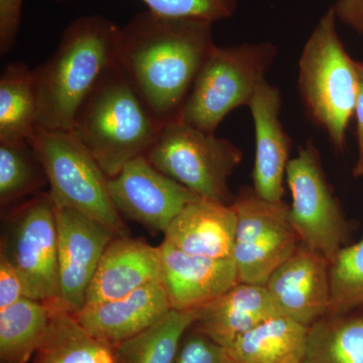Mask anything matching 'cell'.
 <instances>
[{"mask_svg": "<svg viewBox=\"0 0 363 363\" xmlns=\"http://www.w3.org/2000/svg\"><path fill=\"white\" fill-rule=\"evenodd\" d=\"M33 363H117L116 347L92 335L73 314L54 312Z\"/></svg>", "mask_w": 363, "mask_h": 363, "instance_id": "obj_22", "label": "cell"}, {"mask_svg": "<svg viewBox=\"0 0 363 363\" xmlns=\"http://www.w3.org/2000/svg\"><path fill=\"white\" fill-rule=\"evenodd\" d=\"M162 284L173 310H198L227 292L238 281L233 259L189 255L162 241Z\"/></svg>", "mask_w": 363, "mask_h": 363, "instance_id": "obj_15", "label": "cell"}, {"mask_svg": "<svg viewBox=\"0 0 363 363\" xmlns=\"http://www.w3.org/2000/svg\"><path fill=\"white\" fill-rule=\"evenodd\" d=\"M175 363H233L225 348L193 332L182 342Z\"/></svg>", "mask_w": 363, "mask_h": 363, "instance_id": "obj_29", "label": "cell"}, {"mask_svg": "<svg viewBox=\"0 0 363 363\" xmlns=\"http://www.w3.org/2000/svg\"><path fill=\"white\" fill-rule=\"evenodd\" d=\"M23 297L25 291L18 272L0 253V310L16 304Z\"/></svg>", "mask_w": 363, "mask_h": 363, "instance_id": "obj_31", "label": "cell"}, {"mask_svg": "<svg viewBox=\"0 0 363 363\" xmlns=\"http://www.w3.org/2000/svg\"><path fill=\"white\" fill-rule=\"evenodd\" d=\"M145 157L200 199L233 204L235 196L229 179L242 162L243 152L230 140L175 119L162 126Z\"/></svg>", "mask_w": 363, "mask_h": 363, "instance_id": "obj_7", "label": "cell"}, {"mask_svg": "<svg viewBox=\"0 0 363 363\" xmlns=\"http://www.w3.org/2000/svg\"><path fill=\"white\" fill-rule=\"evenodd\" d=\"M108 191L119 214L152 233H164L190 203L200 199L155 168L145 156L131 160L108 178Z\"/></svg>", "mask_w": 363, "mask_h": 363, "instance_id": "obj_11", "label": "cell"}, {"mask_svg": "<svg viewBox=\"0 0 363 363\" xmlns=\"http://www.w3.org/2000/svg\"><path fill=\"white\" fill-rule=\"evenodd\" d=\"M23 0H0V54H7L20 32Z\"/></svg>", "mask_w": 363, "mask_h": 363, "instance_id": "obj_30", "label": "cell"}, {"mask_svg": "<svg viewBox=\"0 0 363 363\" xmlns=\"http://www.w3.org/2000/svg\"><path fill=\"white\" fill-rule=\"evenodd\" d=\"M233 207L238 223L231 259L238 281L264 286L302 243L291 221L290 206L262 199L252 188H242Z\"/></svg>", "mask_w": 363, "mask_h": 363, "instance_id": "obj_9", "label": "cell"}, {"mask_svg": "<svg viewBox=\"0 0 363 363\" xmlns=\"http://www.w3.org/2000/svg\"><path fill=\"white\" fill-rule=\"evenodd\" d=\"M52 311L39 301L23 297L0 310V360L26 363L44 338Z\"/></svg>", "mask_w": 363, "mask_h": 363, "instance_id": "obj_24", "label": "cell"}, {"mask_svg": "<svg viewBox=\"0 0 363 363\" xmlns=\"http://www.w3.org/2000/svg\"><path fill=\"white\" fill-rule=\"evenodd\" d=\"M28 143L44 167L52 201L84 214L116 236L128 235L109 195L108 177L75 133L38 128Z\"/></svg>", "mask_w": 363, "mask_h": 363, "instance_id": "obj_6", "label": "cell"}, {"mask_svg": "<svg viewBox=\"0 0 363 363\" xmlns=\"http://www.w3.org/2000/svg\"><path fill=\"white\" fill-rule=\"evenodd\" d=\"M54 205L58 229L59 309L74 315L84 307L100 259L117 236L80 212Z\"/></svg>", "mask_w": 363, "mask_h": 363, "instance_id": "obj_12", "label": "cell"}, {"mask_svg": "<svg viewBox=\"0 0 363 363\" xmlns=\"http://www.w3.org/2000/svg\"><path fill=\"white\" fill-rule=\"evenodd\" d=\"M236 223L233 204L198 199L172 221L164 233V241L189 255L231 259Z\"/></svg>", "mask_w": 363, "mask_h": 363, "instance_id": "obj_18", "label": "cell"}, {"mask_svg": "<svg viewBox=\"0 0 363 363\" xmlns=\"http://www.w3.org/2000/svg\"><path fill=\"white\" fill-rule=\"evenodd\" d=\"M309 327L290 318H269L240 336L227 354L233 363H301Z\"/></svg>", "mask_w": 363, "mask_h": 363, "instance_id": "obj_20", "label": "cell"}, {"mask_svg": "<svg viewBox=\"0 0 363 363\" xmlns=\"http://www.w3.org/2000/svg\"><path fill=\"white\" fill-rule=\"evenodd\" d=\"M197 317L198 310L172 309L154 326L116 346L117 363H175L184 334Z\"/></svg>", "mask_w": 363, "mask_h": 363, "instance_id": "obj_25", "label": "cell"}, {"mask_svg": "<svg viewBox=\"0 0 363 363\" xmlns=\"http://www.w3.org/2000/svg\"><path fill=\"white\" fill-rule=\"evenodd\" d=\"M330 262L301 243L267 279L266 286L279 315L310 327L328 314Z\"/></svg>", "mask_w": 363, "mask_h": 363, "instance_id": "obj_13", "label": "cell"}, {"mask_svg": "<svg viewBox=\"0 0 363 363\" xmlns=\"http://www.w3.org/2000/svg\"><path fill=\"white\" fill-rule=\"evenodd\" d=\"M121 28L100 16L74 21L51 58L37 69L38 128L73 133L106 72L118 63Z\"/></svg>", "mask_w": 363, "mask_h": 363, "instance_id": "obj_2", "label": "cell"}, {"mask_svg": "<svg viewBox=\"0 0 363 363\" xmlns=\"http://www.w3.org/2000/svg\"><path fill=\"white\" fill-rule=\"evenodd\" d=\"M277 315L266 286L238 283L198 309L193 331L227 348L245 332Z\"/></svg>", "mask_w": 363, "mask_h": 363, "instance_id": "obj_19", "label": "cell"}, {"mask_svg": "<svg viewBox=\"0 0 363 363\" xmlns=\"http://www.w3.org/2000/svg\"><path fill=\"white\" fill-rule=\"evenodd\" d=\"M271 42L215 45L182 107L179 121L215 133L224 118L248 105L277 58Z\"/></svg>", "mask_w": 363, "mask_h": 363, "instance_id": "obj_5", "label": "cell"}, {"mask_svg": "<svg viewBox=\"0 0 363 363\" xmlns=\"http://www.w3.org/2000/svg\"><path fill=\"white\" fill-rule=\"evenodd\" d=\"M332 6L306 40L298 59V90L308 117L343 152L358 92L357 62L346 51Z\"/></svg>", "mask_w": 363, "mask_h": 363, "instance_id": "obj_4", "label": "cell"}, {"mask_svg": "<svg viewBox=\"0 0 363 363\" xmlns=\"http://www.w3.org/2000/svg\"><path fill=\"white\" fill-rule=\"evenodd\" d=\"M281 90L262 81L247 106L255 128V155L253 190L262 199L284 201L285 180L292 140L281 121Z\"/></svg>", "mask_w": 363, "mask_h": 363, "instance_id": "obj_14", "label": "cell"}, {"mask_svg": "<svg viewBox=\"0 0 363 363\" xmlns=\"http://www.w3.org/2000/svg\"><path fill=\"white\" fill-rule=\"evenodd\" d=\"M286 178L292 196L291 221L301 242L331 264L350 240V224L325 175L314 140H308L290 160Z\"/></svg>", "mask_w": 363, "mask_h": 363, "instance_id": "obj_10", "label": "cell"}, {"mask_svg": "<svg viewBox=\"0 0 363 363\" xmlns=\"http://www.w3.org/2000/svg\"><path fill=\"white\" fill-rule=\"evenodd\" d=\"M71 1V0H57ZM149 11L171 18H187L216 23L230 18L238 9V0H143Z\"/></svg>", "mask_w": 363, "mask_h": 363, "instance_id": "obj_28", "label": "cell"}, {"mask_svg": "<svg viewBox=\"0 0 363 363\" xmlns=\"http://www.w3.org/2000/svg\"><path fill=\"white\" fill-rule=\"evenodd\" d=\"M329 316L363 309V238L341 248L329 267Z\"/></svg>", "mask_w": 363, "mask_h": 363, "instance_id": "obj_27", "label": "cell"}, {"mask_svg": "<svg viewBox=\"0 0 363 363\" xmlns=\"http://www.w3.org/2000/svg\"><path fill=\"white\" fill-rule=\"evenodd\" d=\"M358 72V92L354 116L357 118L358 157L353 169V176H363V62H357Z\"/></svg>", "mask_w": 363, "mask_h": 363, "instance_id": "obj_33", "label": "cell"}, {"mask_svg": "<svg viewBox=\"0 0 363 363\" xmlns=\"http://www.w3.org/2000/svg\"><path fill=\"white\" fill-rule=\"evenodd\" d=\"M301 363H363V309L311 325Z\"/></svg>", "mask_w": 363, "mask_h": 363, "instance_id": "obj_23", "label": "cell"}, {"mask_svg": "<svg viewBox=\"0 0 363 363\" xmlns=\"http://www.w3.org/2000/svg\"><path fill=\"white\" fill-rule=\"evenodd\" d=\"M162 279V255L140 238L117 236L107 245L88 289L86 304L123 298Z\"/></svg>", "mask_w": 363, "mask_h": 363, "instance_id": "obj_17", "label": "cell"}, {"mask_svg": "<svg viewBox=\"0 0 363 363\" xmlns=\"http://www.w3.org/2000/svg\"><path fill=\"white\" fill-rule=\"evenodd\" d=\"M171 310L162 281H154L123 298L84 306L74 316L95 337L116 347L154 326Z\"/></svg>", "mask_w": 363, "mask_h": 363, "instance_id": "obj_16", "label": "cell"}, {"mask_svg": "<svg viewBox=\"0 0 363 363\" xmlns=\"http://www.w3.org/2000/svg\"><path fill=\"white\" fill-rule=\"evenodd\" d=\"M212 28L209 21L164 18L147 11L121 28L119 65L162 123L178 119L216 45Z\"/></svg>", "mask_w": 363, "mask_h": 363, "instance_id": "obj_1", "label": "cell"}, {"mask_svg": "<svg viewBox=\"0 0 363 363\" xmlns=\"http://www.w3.org/2000/svg\"><path fill=\"white\" fill-rule=\"evenodd\" d=\"M48 182L42 162L30 147L0 143V204L9 207L39 194Z\"/></svg>", "mask_w": 363, "mask_h": 363, "instance_id": "obj_26", "label": "cell"}, {"mask_svg": "<svg viewBox=\"0 0 363 363\" xmlns=\"http://www.w3.org/2000/svg\"><path fill=\"white\" fill-rule=\"evenodd\" d=\"M0 253L18 272L25 297L60 311L58 229L50 193L33 196L7 212Z\"/></svg>", "mask_w": 363, "mask_h": 363, "instance_id": "obj_8", "label": "cell"}, {"mask_svg": "<svg viewBox=\"0 0 363 363\" xmlns=\"http://www.w3.org/2000/svg\"><path fill=\"white\" fill-rule=\"evenodd\" d=\"M37 128L35 70L23 62L7 64L0 77V143H28Z\"/></svg>", "mask_w": 363, "mask_h": 363, "instance_id": "obj_21", "label": "cell"}, {"mask_svg": "<svg viewBox=\"0 0 363 363\" xmlns=\"http://www.w3.org/2000/svg\"><path fill=\"white\" fill-rule=\"evenodd\" d=\"M332 9L338 21L363 35V0H335Z\"/></svg>", "mask_w": 363, "mask_h": 363, "instance_id": "obj_32", "label": "cell"}, {"mask_svg": "<svg viewBox=\"0 0 363 363\" xmlns=\"http://www.w3.org/2000/svg\"><path fill=\"white\" fill-rule=\"evenodd\" d=\"M164 125L117 63L83 105L73 133L111 178L145 156Z\"/></svg>", "mask_w": 363, "mask_h": 363, "instance_id": "obj_3", "label": "cell"}]
</instances>
